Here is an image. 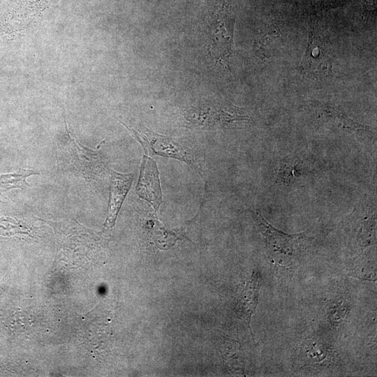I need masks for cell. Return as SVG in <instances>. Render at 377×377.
I'll use <instances>...</instances> for the list:
<instances>
[{
    "instance_id": "obj_6",
    "label": "cell",
    "mask_w": 377,
    "mask_h": 377,
    "mask_svg": "<svg viewBox=\"0 0 377 377\" xmlns=\"http://www.w3.org/2000/svg\"><path fill=\"white\" fill-rule=\"evenodd\" d=\"M158 170L156 162L145 153L136 186L138 196L150 203L158 212L162 203Z\"/></svg>"
},
{
    "instance_id": "obj_8",
    "label": "cell",
    "mask_w": 377,
    "mask_h": 377,
    "mask_svg": "<svg viewBox=\"0 0 377 377\" xmlns=\"http://www.w3.org/2000/svg\"><path fill=\"white\" fill-rule=\"evenodd\" d=\"M134 175L119 173L111 170V186L108 212L104 227L112 228L117 220L122 203L129 191Z\"/></svg>"
},
{
    "instance_id": "obj_2",
    "label": "cell",
    "mask_w": 377,
    "mask_h": 377,
    "mask_svg": "<svg viewBox=\"0 0 377 377\" xmlns=\"http://www.w3.org/2000/svg\"><path fill=\"white\" fill-rule=\"evenodd\" d=\"M121 123L132 132L142 145L145 153L178 159L199 171H202L201 165L192 149L177 139L156 133L143 125L134 128L124 122Z\"/></svg>"
},
{
    "instance_id": "obj_9",
    "label": "cell",
    "mask_w": 377,
    "mask_h": 377,
    "mask_svg": "<svg viewBox=\"0 0 377 377\" xmlns=\"http://www.w3.org/2000/svg\"><path fill=\"white\" fill-rule=\"evenodd\" d=\"M260 284L261 277L259 273H253L247 281L237 304V313L245 320L249 328L251 316L258 304Z\"/></svg>"
},
{
    "instance_id": "obj_7",
    "label": "cell",
    "mask_w": 377,
    "mask_h": 377,
    "mask_svg": "<svg viewBox=\"0 0 377 377\" xmlns=\"http://www.w3.org/2000/svg\"><path fill=\"white\" fill-rule=\"evenodd\" d=\"M313 165L312 156L308 152L290 154L279 161L275 169L276 180L281 184L289 185L311 172Z\"/></svg>"
},
{
    "instance_id": "obj_4",
    "label": "cell",
    "mask_w": 377,
    "mask_h": 377,
    "mask_svg": "<svg viewBox=\"0 0 377 377\" xmlns=\"http://www.w3.org/2000/svg\"><path fill=\"white\" fill-rule=\"evenodd\" d=\"M251 212L274 260L280 263H287L295 258L306 239L304 234L284 233L269 224L258 210L251 209Z\"/></svg>"
},
{
    "instance_id": "obj_10",
    "label": "cell",
    "mask_w": 377,
    "mask_h": 377,
    "mask_svg": "<svg viewBox=\"0 0 377 377\" xmlns=\"http://www.w3.org/2000/svg\"><path fill=\"white\" fill-rule=\"evenodd\" d=\"M38 174L36 171L20 169L19 171L0 175V196L1 194L11 188L22 187L27 185L26 179L27 177Z\"/></svg>"
},
{
    "instance_id": "obj_11",
    "label": "cell",
    "mask_w": 377,
    "mask_h": 377,
    "mask_svg": "<svg viewBox=\"0 0 377 377\" xmlns=\"http://www.w3.org/2000/svg\"><path fill=\"white\" fill-rule=\"evenodd\" d=\"M306 355L311 362H320L325 359L326 353L319 343L310 342L306 345Z\"/></svg>"
},
{
    "instance_id": "obj_5",
    "label": "cell",
    "mask_w": 377,
    "mask_h": 377,
    "mask_svg": "<svg viewBox=\"0 0 377 377\" xmlns=\"http://www.w3.org/2000/svg\"><path fill=\"white\" fill-rule=\"evenodd\" d=\"M332 56L329 43L323 35L312 29L309 31V41L302 61V67L306 73L316 76L330 73Z\"/></svg>"
},
{
    "instance_id": "obj_3",
    "label": "cell",
    "mask_w": 377,
    "mask_h": 377,
    "mask_svg": "<svg viewBox=\"0 0 377 377\" xmlns=\"http://www.w3.org/2000/svg\"><path fill=\"white\" fill-rule=\"evenodd\" d=\"M235 19L230 6L223 2L213 15L207 29V50L217 63H227L233 52Z\"/></svg>"
},
{
    "instance_id": "obj_1",
    "label": "cell",
    "mask_w": 377,
    "mask_h": 377,
    "mask_svg": "<svg viewBox=\"0 0 377 377\" xmlns=\"http://www.w3.org/2000/svg\"><path fill=\"white\" fill-rule=\"evenodd\" d=\"M252 120L245 109L223 101H204L183 111V126L197 130L241 128Z\"/></svg>"
}]
</instances>
